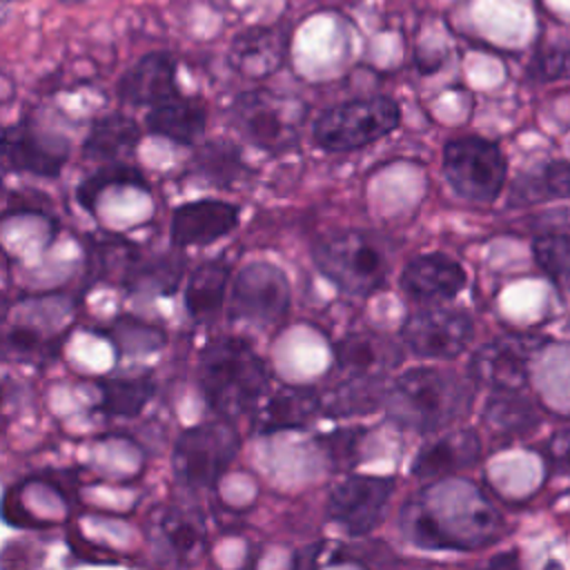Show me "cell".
<instances>
[{
  "label": "cell",
  "mask_w": 570,
  "mask_h": 570,
  "mask_svg": "<svg viewBox=\"0 0 570 570\" xmlns=\"http://www.w3.org/2000/svg\"><path fill=\"white\" fill-rule=\"evenodd\" d=\"M407 541L428 550H474L501 537L503 519L470 481L434 479L401 508Z\"/></svg>",
  "instance_id": "cell-1"
},
{
  "label": "cell",
  "mask_w": 570,
  "mask_h": 570,
  "mask_svg": "<svg viewBox=\"0 0 570 570\" xmlns=\"http://www.w3.org/2000/svg\"><path fill=\"white\" fill-rule=\"evenodd\" d=\"M198 387L205 403L223 419L252 412L269 390V367L258 352L236 336H218L200 352Z\"/></svg>",
  "instance_id": "cell-2"
},
{
  "label": "cell",
  "mask_w": 570,
  "mask_h": 570,
  "mask_svg": "<svg viewBox=\"0 0 570 570\" xmlns=\"http://www.w3.org/2000/svg\"><path fill=\"white\" fill-rule=\"evenodd\" d=\"M474 401V385L456 372L414 367L392 381L387 416L403 430L436 432L461 421Z\"/></svg>",
  "instance_id": "cell-3"
},
{
  "label": "cell",
  "mask_w": 570,
  "mask_h": 570,
  "mask_svg": "<svg viewBox=\"0 0 570 570\" xmlns=\"http://www.w3.org/2000/svg\"><path fill=\"white\" fill-rule=\"evenodd\" d=\"M314 261L323 276L352 296L379 292L390 274V249L370 232H338L314 247Z\"/></svg>",
  "instance_id": "cell-4"
},
{
  "label": "cell",
  "mask_w": 570,
  "mask_h": 570,
  "mask_svg": "<svg viewBox=\"0 0 570 570\" xmlns=\"http://www.w3.org/2000/svg\"><path fill=\"white\" fill-rule=\"evenodd\" d=\"M305 116L303 100L272 89L245 91L229 109L234 129L265 154H285L296 147Z\"/></svg>",
  "instance_id": "cell-5"
},
{
  "label": "cell",
  "mask_w": 570,
  "mask_h": 570,
  "mask_svg": "<svg viewBox=\"0 0 570 570\" xmlns=\"http://www.w3.org/2000/svg\"><path fill=\"white\" fill-rule=\"evenodd\" d=\"M399 122L401 109L394 98H354L321 111L312 125V138L325 151H352L387 136Z\"/></svg>",
  "instance_id": "cell-6"
},
{
  "label": "cell",
  "mask_w": 570,
  "mask_h": 570,
  "mask_svg": "<svg viewBox=\"0 0 570 570\" xmlns=\"http://www.w3.org/2000/svg\"><path fill=\"white\" fill-rule=\"evenodd\" d=\"M240 450V436L232 423H200L180 432L174 445V476L178 483L207 490L218 483Z\"/></svg>",
  "instance_id": "cell-7"
},
{
  "label": "cell",
  "mask_w": 570,
  "mask_h": 570,
  "mask_svg": "<svg viewBox=\"0 0 570 570\" xmlns=\"http://www.w3.org/2000/svg\"><path fill=\"white\" fill-rule=\"evenodd\" d=\"M443 174L461 198L492 203L505 185L508 165L497 142L461 136L443 147Z\"/></svg>",
  "instance_id": "cell-8"
},
{
  "label": "cell",
  "mask_w": 570,
  "mask_h": 570,
  "mask_svg": "<svg viewBox=\"0 0 570 570\" xmlns=\"http://www.w3.org/2000/svg\"><path fill=\"white\" fill-rule=\"evenodd\" d=\"M289 307V283L281 267L267 261L247 263L234 278L229 296V321L258 327L281 323Z\"/></svg>",
  "instance_id": "cell-9"
},
{
  "label": "cell",
  "mask_w": 570,
  "mask_h": 570,
  "mask_svg": "<svg viewBox=\"0 0 570 570\" xmlns=\"http://www.w3.org/2000/svg\"><path fill=\"white\" fill-rule=\"evenodd\" d=\"M392 492L394 479L350 474L330 492L327 519L347 534L363 537L381 525Z\"/></svg>",
  "instance_id": "cell-10"
},
{
  "label": "cell",
  "mask_w": 570,
  "mask_h": 570,
  "mask_svg": "<svg viewBox=\"0 0 570 570\" xmlns=\"http://www.w3.org/2000/svg\"><path fill=\"white\" fill-rule=\"evenodd\" d=\"M472 334V318L465 312L441 305L412 314L401 327L405 347L419 358H454L468 347Z\"/></svg>",
  "instance_id": "cell-11"
},
{
  "label": "cell",
  "mask_w": 570,
  "mask_h": 570,
  "mask_svg": "<svg viewBox=\"0 0 570 570\" xmlns=\"http://www.w3.org/2000/svg\"><path fill=\"white\" fill-rule=\"evenodd\" d=\"M69 158V142L62 136L40 131L29 122L7 125L2 131L4 169L56 178Z\"/></svg>",
  "instance_id": "cell-12"
},
{
  "label": "cell",
  "mask_w": 570,
  "mask_h": 570,
  "mask_svg": "<svg viewBox=\"0 0 570 570\" xmlns=\"http://www.w3.org/2000/svg\"><path fill=\"white\" fill-rule=\"evenodd\" d=\"M149 541L163 561L187 566L203 554L207 530L198 512L167 505L151 517Z\"/></svg>",
  "instance_id": "cell-13"
},
{
  "label": "cell",
  "mask_w": 570,
  "mask_h": 570,
  "mask_svg": "<svg viewBox=\"0 0 570 570\" xmlns=\"http://www.w3.org/2000/svg\"><path fill=\"white\" fill-rule=\"evenodd\" d=\"M528 341L497 338L472 354L470 379L492 392H521L528 381Z\"/></svg>",
  "instance_id": "cell-14"
},
{
  "label": "cell",
  "mask_w": 570,
  "mask_h": 570,
  "mask_svg": "<svg viewBox=\"0 0 570 570\" xmlns=\"http://www.w3.org/2000/svg\"><path fill=\"white\" fill-rule=\"evenodd\" d=\"M240 218V207L218 198H200L174 209L169 236L174 247L209 245L227 236Z\"/></svg>",
  "instance_id": "cell-15"
},
{
  "label": "cell",
  "mask_w": 570,
  "mask_h": 570,
  "mask_svg": "<svg viewBox=\"0 0 570 570\" xmlns=\"http://www.w3.org/2000/svg\"><path fill=\"white\" fill-rule=\"evenodd\" d=\"M465 269L443 252L421 254L412 258L401 274L403 292L410 298L428 305L454 298L465 287Z\"/></svg>",
  "instance_id": "cell-16"
},
{
  "label": "cell",
  "mask_w": 570,
  "mask_h": 570,
  "mask_svg": "<svg viewBox=\"0 0 570 570\" xmlns=\"http://www.w3.org/2000/svg\"><path fill=\"white\" fill-rule=\"evenodd\" d=\"M178 94L176 60L165 51L142 56L118 80V98L134 107H154Z\"/></svg>",
  "instance_id": "cell-17"
},
{
  "label": "cell",
  "mask_w": 570,
  "mask_h": 570,
  "mask_svg": "<svg viewBox=\"0 0 570 570\" xmlns=\"http://www.w3.org/2000/svg\"><path fill=\"white\" fill-rule=\"evenodd\" d=\"M289 36L283 27H249L229 47V65L243 78L261 80L278 71L287 58Z\"/></svg>",
  "instance_id": "cell-18"
},
{
  "label": "cell",
  "mask_w": 570,
  "mask_h": 570,
  "mask_svg": "<svg viewBox=\"0 0 570 570\" xmlns=\"http://www.w3.org/2000/svg\"><path fill=\"white\" fill-rule=\"evenodd\" d=\"M323 412V396L309 385H285L274 392L256 412L254 428L258 434L283 430H303Z\"/></svg>",
  "instance_id": "cell-19"
},
{
  "label": "cell",
  "mask_w": 570,
  "mask_h": 570,
  "mask_svg": "<svg viewBox=\"0 0 570 570\" xmlns=\"http://www.w3.org/2000/svg\"><path fill=\"white\" fill-rule=\"evenodd\" d=\"M481 456V439L474 430H454L421 448L412 461V474L425 481L443 479L470 468Z\"/></svg>",
  "instance_id": "cell-20"
},
{
  "label": "cell",
  "mask_w": 570,
  "mask_h": 570,
  "mask_svg": "<svg viewBox=\"0 0 570 570\" xmlns=\"http://www.w3.org/2000/svg\"><path fill=\"white\" fill-rule=\"evenodd\" d=\"M336 365L345 374H379L387 376L401 361V347L376 332H350L334 345Z\"/></svg>",
  "instance_id": "cell-21"
},
{
  "label": "cell",
  "mask_w": 570,
  "mask_h": 570,
  "mask_svg": "<svg viewBox=\"0 0 570 570\" xmlns=\"http://www.w3.org/2000/svg\"><path fill=\"white\" fill-rule=\"evenodd\" d=\"M145 125L151 134L178 145H194L207 127V109L200 98L174 96L160 105L149 107Z\"/></svg>",
  "instance_id": "cell-22"
},
{
  "label": "cell",
  "mask_w": 570,
  "mask_h": 570,
  "mask_svg": "<svg viewBox=\"0 0 570 570\" xmlns=\"http://www.w3.org/2000/svg\"><path fill=\"white\" fill-rule=\"evenodd\" d=\"M334 383L323 396V414L332 419L354 416L374 412L379 405H385L390 381L379 374H345Z\"/></svg>",
  "instance_id": "cell-23"
},
{
  "label": "cell",
  "mask_w": 570,
  "mask_h": 570,
  "mask_svg": "<svg viewBox=\"0 0 570 570\" xmlns=\"http://www.w3.org/2000/svg\"><path fill=\"white\" fill-rule=\"evenodd\" d=\"M229 274L232 267L223 258L205 261L191 272L185 287V307L194 323L209 325L216 321L227 296Z\"/></svg>",
  "instance_id": "cell-24"
},
{
  "label": "cell",
  "mask_w": 570,
  "mask_h": 570,
  "mask_svg": "<svg viewBox=\"0 0 570 570\" xmlns=\"http://www.w3.org/2000/svg\"><path fill=\"white\" fill-rule=\"evenodd\" d=\"M140 134V125L131 116L120 111L105 114L91 122L82 142V154L85 158L98 163L125 160V156L136 149Z\"/></svg>",
  "instance_id": "cell-25"
},
{
  "label": "cell",
  "mask_w": 570,
  "mask_h": 570,
  "mask_svg": "<svg viewBox=\"0 0 570 570\" xmlns=\"http://www.w3.org/2000/svg\"><path fill=\"white\" fill-rule=\"evenodd\" d=\"M185 265L187 258L180 247L156 256L140 254L131 265L122 287L138 294H171L185 274Z\"/></svg>",
  "instance_id": "cell-26"
},
{
  "label": "cell",
  "mask_w": 570,
  "mask_h": 570,
  "mask_svg": "<svg viewBox=\"0 0 570 570\" xmlns=\"http://www.w3.org/2000/svg\"><path fill=\"white\" fill-rule=\"evenodd\" d=\"M570 194V163L566 160H548L523 174H519L508 194V203L512 207L534 205L548 198H559Z\"/></svg>",
  "instance_id": "cell-27"
},
{
  "label": "cell",
  "mask_w": 570,
  "mask_h": 570,
  "mask_svg": "<svg viewBox=\"0 0 570 570\" xmlns=\"http://www.w3.org/2000/svg\"><path fill=\"white\" fill-rule=\"evenodd\" d=\"M194 176L203 178L207 185L227 189L249 174L238 145L229 140H207L191 156Z\"/></svg>",
  "instance_id": "cell-28"
},
{
  "label": "cell",
  "mask_w": 570,
  "mask_h": 570,
  "mask_svg": "<svg viewBox=\"0 0 570 570\" xmlns=\"http://www.w3.org/2000/svg\"><path fill=\"white\" fill-rule=\"evenodd\" d=\"M138 256L140 249L120 236H91L87 240V278L89 283H96L118 274L120 283H125Z\"/></svg>",
  "instance_id": "cell-29"
},
{
  "label": "cell",
  "mask_w": 570,
  "mask_h": 570,
  "mask_svg": "<svg viewBox=\"0 0 570 570\" xmlns=\"http://www.w3.org/2000/svg\"><path fill=\"white\" fill-rule=\"evenodd\" d=\"M100 405L111 416H138L156 394V381L151 376H109L98 381Z\"/></svg>",
  "instance_id": "cell-30"
},
{
  "label": "cell",
  "mask_w": 570,
  "mask_h": 570,
  "mask_svg": "<svg viewBox=\"0 0 570 570\" xmlns=\"http://www.w3.org/2000/svg\"><path fill=\"white\" fill-rule=\"evenodd\" d=\"M483 423L494 434L512 439L532 430L537 423V410L519 392H494V396L485 403Z\"/></svg>",
  "instance_id": "cell-31"
},
{
  "label": "cell",
  "mask_w": 570,
  "mask_h": 570,
  "mask_svg": "<svg viewBox=\"0 0 570 570\" xmlns=\"http://www.w3.org/2000/svg\"><path fill=\"white\" fill-rule=\"evenodd\" d=\"M107 187H138V189H147L149 183H147L145 174L136 165H129L125 160H114V163H105L98 171L87 176L78 185L76 198L82 205V209L94 214L96 212V203H98V198L102 196V191Z\"/></svg>",
  "instance_id": "cell-32"
},
{
  "label": "cell",
  "mask_w": 570,
  "mask_h": 570,
  "mask_svg": "<svg viewBox=\"0 0 570 570\" xmlns=\"http://www.w3.org/2000/svg\"><path fill=\"white\" fill-rule=\"evenodd\" d=\"M120 356H142L156 352L165 343V332L147 321L134 316H120L111 321L102 332Z\"/></svg>",
  "instance_id": "cell-33"
},
{
  "label": "cell",
  "mask_w": 570,
  "mask_h": 570,
  "mask_svg": "<svg viewBox=\"0 0 570 570\" xmlns=\"http://www.w3.org/2000/svg\"><path fill=\"white\" fill-rule=\"evenodd\" d=\"M365 428H338L316 439L318 450L334 470H352L361 461Z\"/></svg>",
  "instance_id": "cell-34"
},
{
  "label": "cell",
  "mask_w": 570,
  "mask_h": 570,
  "mask_svg": "<svg viewBox=\"0 0 570 570\" xmlns=\"http://www.w3.org/2000/svg\"><path fill=\"white\" fill-rule=\"evenodd\" d=\"M534 256L541 269L570 292V232L546 234L534 243Z\"/></svg>",
  "instance_id": "cell-35"
},
{
  "label": "cell",
  "mask_w": 570,
  "mask_h": 570,
  "mask_svg": "<svg viewBox=\"0 0 570 570\" xmlns=\"http://www.w3.org/2000/svg\"><path fill=\"white\" fill-rule=\"evenodd\" d=\"M532 76L543 82L570 78V40H559L541 47L532 62Z\"/></svg>",
  "instance_id": "cell-36"
},
{
  "label": "cell",
  "mask_w": 570,
  "mask_h": 570,
  "mask_svg": "<svg viewBox=\"0 0 570 570\" xmlns=\"http://www.w3.org/2000/svg\"><path fill=\"white\" fill-rule=\"evenodd\" d=\"M4 350L22 361H38L51 356V345L47 338H42L36 330L29 327H13L4 338Z\"/></svg>",
  "instance_id": "cell-37"
},
{
  "label": "cell",
  "mask_w": 570,
  "mask_h": 570,
  "mask_svg": "<svg viewBox=\"0 0 570 570\" xmlns=\"http://www.w3.org/2000/svg\"><path fill=\"white\" fill-rule=\"evenodd\" d=\"M16 214H33V216H45L53 223V214H51V200L40 194V191H31V189H11L7 196V205H4V218L16 216Z\"/></svg>",
  "instance_id": "cell-38"
},
{
  "label": "cell",
  "mask_w": 570,
  "mask_h": 570,
  "mask_svg": "<svg viewBox=\"0 0 570 570\" xmlns=\"http://www.w3.org/2000/svg\"><path fill=\"white\" fill-rule=\"evenodd\" d=\"M550 454L559 465H568L570 468V430L559 432L552 441H550Z\"/></svg>",
  "instance_id": "cell-39"
},
{
  "label": "cell",
  "mask_w": 570,
  "mask_h": 570,
  "mask_svg": "<svg viewBox=\"0 0 570 570\" xmlns=\"http://www.w3.org/2000/svg\"><path fill=\"white\" fill-rule=\"evenodd\" d=\"M323 548V543H312V546H307V548H303V550H298L296 554H294V559H292V566L294 568H312V566H316L318 563V550Z\"/></svg>",
  "instance_id": "cell-40"
},
{
  "label": "cell",
  "mask_w": 570,
  "mask_h": 570,
  "mask_svg": "<svg viewBox=\"0 0 570 570\" xmlns=\"http://www.w3.org/2000/svg\"><path fill=\"white\" fill-rule=\"evenodd\" d=\"M514 563H517L514 552H512L510 557H494V559L490 561V566H514Z\"/></svg>",
  "instance_id": "cell-41"
},
{
  "label": "cell",
  "mask_w": 570,
  "mask_h": 570,
  "mask_svg": "<svg viewBox=\"0 0 570 570\" xmlns=\"http://www.w3.org/2000/svg\"><path fill=\"white\" fill-rule=\"evenodd\" d=\"M62 4H82V2H87V0H60Z\"/></svg>",
  "instance_id": "cell-42"
}]
</instances>
